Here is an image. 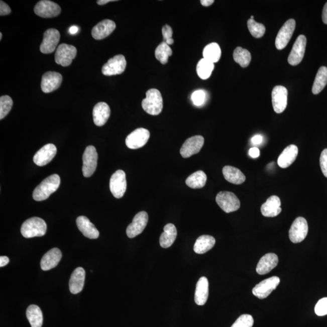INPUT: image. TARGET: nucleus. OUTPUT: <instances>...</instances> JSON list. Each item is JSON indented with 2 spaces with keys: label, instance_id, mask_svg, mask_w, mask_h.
Here are the masks:
<instances>
[{
  "label": "nucleus",
  "instance_id": "obj_1",
  "mask_svg": "<svg viewBox=\"0 0 327 327\" xmlns=\"http://www.w3.org/2000/svg\"><path fill=\"white\" fill-rule=\"evenodd\" d=\"M60 178L57 174H54L44 179L38 186L35 188L33 192V198L37 201L46 200L52 193L57 190L60 185Z\"/></svg>",
  "mask_w": 327,
  "mask_h": 327
},
{
  "label": "nucleus",
  "instance_id": "obj_2",
  "mask_svg": "<svg viewBox=\"0 0 327 327\" xmlns=\"http://www.w3.org/2000/svg\"><path fill=\"white\" fill-rule=\"evenodd\" d=\"M47 225L45 221L33 217L25 221L21 228V233L26 238L43 237L46 234Z\"/></svg>",
  "mask_w": 327,
  "mask_h": 327
},
{
  "label": "nucleus",
  "instance_id": "obj_3",
  "mask_svg": "<svg viewBox=\"0 0 327 327\" xmlns=\"http://www.w3.org/2000/svg\"><path fill=\"white\" fill-rule=\"evenodd\" d=\"M144 111L151 116H158L163 108V99L157 89H151L146 92V98L142 101Z\"/></svg>",
  "mask_w": 327,
  "mask_h": 327
},
{
  "label": "nucleus",
  "instance_id": "obj_4",
  "mask_svg": "<svg viewBox=\"0 0 327 327\" xmlns=\"http://www.w3.org/2000/svg\"><path fill=\"white\" fill-rule=\"evenodd\" d=\"M216 201L220 208L227 213L238 210L241 206L240 199L231 191H220L217 194Z\"/></svg>",
  "mask_w": 327,
  "mask_h": 327
},
{
  "label": "nucleus",
  "instance_id": "obj_5",
  "mask_svg": "<svg viewBox=\"0 0 327 327\" xmlns=\"http://www.w3.org/2000/svg\"><path fill=\"white\" fill-rule=\"evenodd\" d=\"M82 173L84 177H90L95 172L98 161V154L95 147L89 146L86 147L82 156Z\"/></svg>",
  "mask_w": 327,
  "mask_h": 327
},
{
  "label": "nucleus",
  "instance_id": "obj_6",
  "mask_svg": "<svg viewBox=\"0 0 327 327\" xmlns=\"http://www.w3.org/2000/svg\"><path fill=\"white\" fill-rule=\"evenodd\" d=\"M77 50L75 46L63 43L56 50L55 60L56 63L63 67L70 66L75 58Z\"/></svg>",
  "mask_w": 327,
  "mask_h": 327
},
{
  "label": "nucleus",
  "instance_id": "obj_7",
  "mask_svg": "<svg viewBox=\"0 0 327 327\" xmlns=\"http://www.w3.org/2000/svg\"><path fill=\"white\" fill-rule=\"evenodd\" d=\"M308 226L304 217H298L294 221L289 231V238L294 244L301 243L307 237Z\"/></svg>",
  "mask_w": 327,
  "mask_h": 327
},
{
  "label": "nucleus",
  "instance_id": "obj_8",
  "mask_svg": "<svg viewBox=\"0 0 327 327\" xmlns=\"http://www.w3.org/2000/svg\"><path fill=\"white\" fill-rule=\"evenodd\" d=\"M127 62L125 56L118 55L109 59L107 63L102 67V74L105 76H113L122 74L125 71Z\"/></svg>",
  "mask_w": 327,
  "mask_h": 327
},
{
  "label": "nucleus",
  "instance_id": "obj_9",
  "mask_svg": "<svg viewBox=\"0 0 327 327\" xmlns=\"http://www.w3.org/2000/svg\"><path fill=\"white\" fill-rule=\"evenodd\" d=\"M279 283L280 279L277 276H273L265 279L256 285V286L253 288V295L260 299L266 298L273 290L276 289Z\"/></svg>",
  "mask_w": 327,
  "mask_h": 327
},
{
  "label": "nucleus",
  "instance_id": "obj_10",
  "mask_svg": "<svg viewBox=\"0 0 327 327\" xmlns=\"http://www.w3.org/2000/svg\"><path fill=\"white\" fill-rule=\"evenodd\" d=\"M296 28V22L294 19L287 21L280 29L275 40V46L278 50L284 49L289 43Z\"/></svg>",
  "mask_w": 327,
  "mask_h": 327
},
{
  "label": "nucleus",
  "instance_id": "obj_11",
  "mask_svg": "<svg viewBox=\"0 0 327 327\" xmlns=\"http://www.w3.org/2000/svg\"><path fill=\"white\" fill-rule=\"evenodd\" d=\"M127 188L126 173L122 170H117L110 179V190L115 198L120 199L125 195Z\"/></svg>",
  "mask_w": 327,
  "mask_h": 327
},
{
  "label": "nucleus",
  "instance_id": "obj_12",
  "mask_svg": "<svg viewBox=\"0 0 327 327\" xmlns=\"http://www.w3.org/2000/svg\"><path fill=\"white\" fill-rule=\"evenodd\" d=\"M150 132L148 130L138 128L130 134L126 139V144L131 149H140L148 142Z\"/></svg>",
  "mask_w": 327,
  "mask_h": 327
},
{
  "label": "nucleus",
  "instance_id": "obj_13",
  "mask_svg": "<svg viewBox=\"0 0 327 327\" xmlns=\"http://www.w3.org/2000/svg\"><path fill=\"white\" fill-rule=\"evenodd\" d=\"M61 11L60 6L49 0L38 2L34 8L35 14L44 19L57 17Z\"/></svg>",
  "mask_w": 327,
  "mask_h": 327
},
{
  "label": "nucleus",
  "instance_id": "obj_14",
  "mask_svg": "<svg viewBox=\"0 0 327 327\" xmlns=\"http://www.w3.org/2000/svg\"><path fill=\"white\" fill-rule=\"evenodd\" d=\"M60 40V34L57 29H48L44 33L43 41L40 45V51L45 54L54 52Z\"/></svg>",
  "mask_w": 327,
  "mask_h": 327
},
{
  "label": "nucleus",
  "instance_id": "obj_15",
  "mask_svg": "<svg viewBox=\"0 0 327 327\" xmlns=\"http://www.w3.org/2000/svg\"><path fill=\"white\" fill-rule=\"evenodd\" d=\"M149 216L146 211H140L135 215L131 225L126 230V234L130 238L137 237L144 231L148 223Z\"/></svg>",
  "mask_w": 327,
  "mask_h": 327
},
{
  "label": "nucleus",
  "instance_id": "obj_16",
  "mask_svg": "<svg viewBox=\"0 0 327 327\" xmlns=\"http://www.w3.org/2000/svg\"><path fill=\"white\" fill-rule=\"evenodd\" d=\"M204 143V137L201 135H196L188 138L185 141L180 150L182 157L187 158L193 155L198 154Z\"/></svg>",
  "mask_w": 327,
  "mask_h": 327
},
{
  "label": "nucleus",
  "instance_id": "obj_17",
  "mask_svg": "<svg viewBox=\"0 0 327 327\" xmlns=\"http://www.w3.org/2000/svg\"><path fill=\"white\" fill-rule=\"evenodd\" d=\"M306 45H307V38L304 35H299L294 43L293 48L288 56V63L291 66H297L301 63L305 54Z\"/></svg>",
  "mask_w": 327,
  "mask_h": 327
},
{
  "label": "nucleus",
  "instance_id": "obj_18",
  "mask_svg": "<svg viewBox=\"0 0 327 327\" xmlns=\"http://www.w3.org/2000/svg\"><path fill=\"white\" fill-rule=\"evenodd\" d=\"M288 91L282 85H276L272 93V104L274 111L277 114H281L287 105Z\"/></svg>",
  "mask_w": 327,
  "mask_h": 327
},
{
  "label": "nucleus",
  "instance_id": "obj_19",
  "mask_svg": "<svg viewBox=\"0 0 327 327\" xmlns=\"http://www.w3.org/2000/svg\"><path fill=\"white\" fill-rule=\"evenodd\" d=\"M62 81H63V77L60 73L46 72L43 75L41 79V90L46 93L54 92L60 87Z\"/></svg>",
  "mask_w": 327,
  "mask_h": 327
},
{
  "label": "nucleus",
  "instance_id": "obj_20",
  "mask_svg": "<svg viewBox=\"0 0 327 327\" xmlns=\"http://www.w3.org/2000/svg\"><path fill=\"white\" fill-rule=\"evenodd\" d=\"M57 147L53 144L44 146L34 155V163L38 166H44L49 164L57 154Z\"/></svg>",
  "mask_w": 327,
  "mask_h": 327
},
{
  "label": "nucleus",
  "instance_id": "obj_21",
  "mask_svg": "<svg viewBox=\"0 0 327 327\" xmlns=\"http://www.w3.org/2000/svg\"><path fill=\"white\" fill-rule=\"evenodd\" d=\"M116 29V23L113 20H102L92 29V37L96 40L104 39L113 33Z\"/></svg>",
  "mask_w": 327,
  "mask_h": 327
},
{
  "label": "nucleus",
  "instance_id": "obj_22",
  "mask_svg": "<svg viewBox=\"0 0 327 327\" xmlns=\"http://www.w3.org/2000/svg\"><path fill=\"white\" fill-rule=\"evenodd\" d=\"M279 259L275 253H267L259 260L256 272L260 275H266L277 266Z\"/></svg>",
  "mask_w": 327,
  "mask_h": 327
},
{
  "label": "nucleus",
  "instance_id": "obj_23",
  "mask_svg": "<svg viewBox=\"0 0 327 327\" xmlns=\"http://www.w3.org/2000/svg\"><path fill=\"white\" fill-rule=\"evenodd\" d=\"M281 199L278 196L273 195L269 197L266 202L261 205V211L263 216L266 217H275L281 213Z\"/></svg>",
  "mask_w": 327,
  "mask_h": 327
},
{
  "label": "nucleus",
  "instance_id": "obj_24",
  "mask_svg": "<svg viewBox=\"0 0 327 327\" xmlns=\"http://www.w3.org/2000/svg\"><path fill=\"white\" fill-rule=\"evenodd\" d=\"M62 253L60 249L54 248L50 250L41 259V269L48 271L54 269L60 263Z\"/></svg>",
  "mask_w": 327,
  "mask_h": 327
},
{
  "label": "nucleus",
  "instance_id": "obj_25",
  "mask_svg": "<svg viewBox=\"0 0 327 327\" xmlns=\"http://www.w3.org/2000/svg\"><path fill=\"white\" fill-rule=\"evenodd\" d=\"M111 116V108L107 103L98 102L93 110V122L97 126H102L107 123Z\"/></svg>",
  "mask_w": 327,
  "mask_h": 327
},
{
  "label": "nucleus",
  "instance_id": "obj_26",
  "mask_svg": "<svg viewBox=\"0 0 327 327\" xmlns=\"http://www.w3.org/2000/svg\"><path fill=\"white\" fill-rule=\"evenodd\" d=\"M76 225H77L79 231L85 237L92 239V240L99 237V232L98 229L87 217L84 216L78 217L76 219Z\"/></svg>",
  "mask_w": 327,
  "mask_h": 327
},
{
  "label": "nucleus",
  "instance_id": "obj_27",
  "mask_svg": "<svg viewBox=\"0 0 327 327\" xmlns=\"http://www.w3.org/2000/svg\"><path fill=\"white\" fill-rule=\"evenodd\" d=\"M297 155L298 148L296 146L291 144L287 146L279 155L278 160V166L282 169L290 166L296 160Z\"/></svg>",
  "mask_w": 327,
  "mask_h": 327
},
{
  "label": "nucleus",
  "instance_id": "obj_28",
  "mask_svg": "<svg viewBox=\"0 0 327 327\" xmlns=\"http://www.w3.org/2000/svg\"><path fill=\"white\" fill-rule=\"evenodd\" d=\"M85 272L83 268L78 267L73 271L69 281V288L72 294L80 293L83 289Z\"/></svg>",
  "mask_w": 327,
  "mask_h": 327
},
{
  "label": "nucleus",
  "instance_id": "obj_29",
  "mask_svg": "<svg viewBox=\"0 0 327 327\" xmlns=\"http://www.w3.org/2000/svg\"><path fill=\"white\" fill-rule=\"evenodd\" d=\"M208 297V281L205 277H201L196 284L194 301L197 305H204Z\"/></svg>",
  "mask_w": 327,
  "mask_h": 327
},
{
  "label": "nucleus",
  "instance_id": "obj_30",
  "mask_svg": "<svg viewBox=\"0 0 327 327\" xmlns=\"http://www.w3.org/2000/svg\"><path fill=\"white\" fill-rule=\"evenodd\" d=\"M223 173L225 178L231 183L241 184L246 181V176L237 168L227 166L223 168Z\"/></svg>",
  "mask_w": 327,
  "mask_h": 327
},
{
  "label": "nucleus",
  "instance_id": "obj_31",
  "mask_svg": "<svg viewBox=\"0 0 327 327\" xmlns=\"http://www.w3.org/2000/svg\"><path fill=\"white\" fill-rule=\"evenodd\" d=\"M177 237V231L175 225L173 224H168L164 228V232L160 238V244L161 247L167 249L171 247L175 242Z\"/></svg>",
  "mask_w": 327,
  "mask_h": 327
},
{
  "label": "nucleus",
  "instance_id": "obj_32",
  "mask_svg": "<svg viewBox=\"0 0 327 327\" xmlns=\"http://www.w3.org/2000/svg\"><path fill=\"white\" fill-rule=\"evenodd\" d=\"M215 239L209 235H202L197 239L193 250L197 254H204L211 250L214 246Z\"/></svg>",
  "mask_w": 327,
  "mask_h": 327
},
{
  "label": "nucleus",
  "instance_id": "obj_33",
  "mask_svg": "<svg viewBox=\"0 0 327 327\" xmlns=\"http://www.w3.org/2000/svg\"><path fill=\"white\" fill-rule=\"evenodd\" d=\"M27 316L31 327H41L43 322V313L38 306L31 305L26 310Z\"/></svg>",
  "mask_w": 327,
  "mask_h": 327
},
{
  "label": "nucleus",
  "instance_id": "obj_34",
  "mask_svg": "<svg viewBox=\"0 0 327 327\" xmlns=\"http://www.w3.org/2000/svg\"><path fill=\"white\" fill-rule=\"evenodd\" d=\"M207 179L206 174L203 171L199 170L188 176L185 181V184L194 189L201 188L205 186Z\"/></svg>",
  "mask_w": 327,
  "mask_h": 327
},
{
  "label": "nucleus",
  "instance_id": "obj_35",
  "mask_svg": "<svg viewBox=\"0 0 327 327\" xmlns=\"http://www.w3.org/2000/svg\"><path fill=\"white\" fill-rule=\"evenodd\" d=\"M202 54L203 58L214 64L220 60L222 50L217 43H212L205 47Z\"/></svg>",
  "mask_w": 327,
  "mask_h": 327
},
{
  "label": "nucleus",
  "instance_id": "obj_36",
  "mask_svg": "<svg viewBox=\"0 0 327 327\" xmlns=\"http://www.w3.org/2000/svg\"><path fill=\"white\" fill-rule=\"evenodd\" d=\"M327 84V67L322 66L318 70L315 78L312 92L314 95H317L325 88Z\"/></svg>",
  "mask_w": 327,
  "mask_h": 327
},
{
  "label": "nucleus",
  "instance_id": "obj_37",
  "mask_svg": "<svg viewBox=\"0 0 327 327\" xmlns=\"http://www.w3.org/2000/svg\"><path fill=\"white\" fill-rule=\"evenodd\" d=\"M234 59L236 63H238L242 67L249 66L252 60V56L247 49L238 47L234 52Z\"/></svg>",
  "mask_w": 327,
  "mask_h": 327
},
{
  "label": "nucleus",
  "instance_id": "obj_38",
  "mask_svg": "<svg viewBox=\"0 0 327 327\" xmlns=\"http://www.w3.org/2000/svg\"><path fill=\"white\" fill-rule=\"evenodd\" d=\"M214 67L213 63L202 58L197 64L196 72L200 78L207 79L211 76Z\"/></svg>",
  "mask_w": 327,
  "mask_h": 327
},
{
  "label": "nucleus",
  "instance_id": "obj_39",
  "mask_svg": "<svg viewBox=\"0 0 327 327\" xmlns=\"http://www.w3.org/2000/svg\"><path fill=\"white\" fill-rule=\"evenodd\" d=\"M173 54L172 50L166 43H161L155 50V55L156 58L161 64H166L169 61L170 56Z\"/></svg>",
  "mask_w": 327,
  "mask_h": 327
},
{
  "label": "nucleus",
  "instance_id": "obj_40",
  "mask_svg": "<svg viewBox=\"0 0 327 327\" xmlns=\"http://www.w3.org/2000/svg\"><path fill=\"white\" fill-rule=\"evenodd\" d=\"M249 30L253 37L256 38L263 37L266 32V27L261 23H258L255 20L250 19L247 22Z\"/></svg>",
  "mask_w": 327,
  "mask_h": 327
},
{
  "label": "nucleus",
  "instance_id": "obj_41",
  "mask_svg": "<svg viewBox=\"0 0 327 327\" xmlns=\"http://www.w3.org/2000/svg\"><path fill=\"white\" fill-rule=\"evenodd\" d=\"M13 105V101L10 96L4 95L0 97V120L4 119L8 116Z\"/></svg>",
  "mask_w": 327,
  "mask_h": 327
},
{
  "label": "nucleus",
  "instance_id": "obj_42",
  "mask_svg": "<svg viewBox=\"0 0 327 327\" xmlns=\"http://www.w3.org/2000/svg\"><path fill=\"white\" fill-rule=\"evenodd\" d=\"M254 323L253 317L250 314H243L239 317L231 327H252Z\"/></svg>",
  "mask_w": 327,
  "mask_h": 327
},
{
  "label": "nucleus",
  "instance_id": "obj_43",
  "mask_svg": "<svg viewBox=\"0 0 327 327\" xmlns=\"http://www.w3.org/2000/svg\"><path fill=\"white\" fill-rule=\"evenodd\" d=\"M314 311L317 316H322L327 314V297H324L318 301L315 306Z\"/></svg>",
  "mask_w": 327,
  "mask_h": 327
},
{
  "label": "nucleus",
  "instance_id": "obj_44",
  "mask_svg": "<svg viewBox=\"0 0 327 327\" xmlns=\"http://www.w3.org/2000/svg\"><path fill=\"white\" fill-rule=\"evenodd\" d=\"M205 96L204 91L202 90H196L191 95V101H192L193 104L195 105H201L204 104Z\"/></svg>",
  "mask_w": 327,
  "mask_h": 327
},
{
  "label": "nucleus",
  "instance_id": "obj_45",
  "mask_svg": "<svg viewBox=\"0 0 327 327\" xmlns=\"http://www.w3.org/2000/svg\"><path fill=\"white\" fill-rule=\"evenodd\" d=\"M162 34H163L164 42L166 43L168 45H172L174 43L172 38L173 31L172 28L169 25H165L162 28Z\"/></svg>",
  "mask_w": 327,
  "mask_h": 327
},
{
  "label": "nucleus",
  "instance_id": "obj_46",
  "mask_svg": "<svg viewBox=\"0 0 327 327\" xmlns=\"http://www.w3.org/2000/svg\"><path fill=\"white\" fill-rule=\"evenodd\" d=\"M320 166L323 175L327 178V149H324L320 157Z\"/></svg>",
  "mask_w": 327,
  "mask_h": 327
},
{
  "label": "nucleus",
  "instance_id": "obj_47",
  "mask_svg": "<svg viewBox=\"0 0 327 327\" xmlns=\"http://www.w3.org/2000/svg\"><path fill=\"white\" fill-rule=\"evenodd\" d=\"M11 13V10L10 7L5 4L4 2H0V16H8Z\"/></svg>",
  "mask_w": 327,
  "mask_h": 327
},
{
  "label": "nucleus",
  "instance_id": "obj_48",
  "mask_svg": "<svg viewBox=\"0 0 327 327\" xmlns=\"http://www.w3.org/2000/svg\"><path fill=\"white\" fill-rule=\"evenodd\" d=\"M249 155L250 157L253 158H256L260 155V151L257 147H252L249 150Z\"/></svg>",
  "mask_w": 327,
  "mask_h": 327
},
{
  "label": "nucleus",
  "instance_id": "obj_49",
  "mask_svg": "<svg viewBox=\"0 0 327 327\" xmlns=\"http://www.w3.org/2000/svg\"><path fill=\"white\" fill-rule=\"evenodd\" d=\"M263 138L260 135H255L252 138V142L253 144H259L263 141Z\"/></svg>",
  "mask_w": 327,
  "mask_h": 327
},
{
  "label": "nucleus",
  "instance_id": "obj_50",
  "mask_svg": "<svg viewBox=\"0 0 327 327\" xmlns=\"http://www.w3.org/2000/svg\"><path fill=\"white\" fill-rule=\"evenodd\" d=\"M10 263V259L7 256H1L0 257V267H3L7 266Z\"/></svg>",
  "mask_w": 327,
  "mask_h": 327
},
{
  "label": "nucleus",
  "instance_id": "obj_51",
  "mask_svg": "<svg viewBox=\"0 0 327 327\" xmlns=\"http://www.w3.org/2000/svg\"><path fill=\"white\" fill-rule=\"evenodd\" d=\"M322 21L323 23L327 25V2L323 8Z\"/></svg>",
  "mask_w": 327,
  "mask_h": 327
},
{
  "label": "nucleus",
  "instance_id": "obj_52",
  "mask_svg": "<svg viewBox=\"0 0 327 327\" xmlns=\"http://www.w3.org/2000/svg\"><path fill=\"white\" fill-rule=\"evenodd\" d=\"M214 0H201V4L203 7H208L213 4Z\"/></svg>",
  "mask_w": 327,
  "mask_h": 327
},
{
  "label": "nucleus",
  "instance_id": "obj_53",
  "mask_svg": "<svg viewBox=\"0 0 327 327\" xmlns=\"http://www.w3.org/2000/svg\"><path fill=\"white\" fill-rule=\"evenodd\" d=\"M78 31H79V28L77 27V26H72L71 28L69 29L70 34L72 35L76 34V33H77Z\"/></svg>",
  "mask_w": 327,
  "mask_h": 327
},
{
  "label": "nucleus",
  "instance_id": "obj_54",
  "mask_svg": "<svg viewBox=\"0 0 327 327\" xmlns=\"http://www.w3.org/2000/svg\"><path fill=\"white\" fill-rule=\"evenodd\" d=\"M113 2H116V1H115V0H99V1H97V4H98V5H104L108 4V3Z\"/></svg>",
  "mask_w": 327,
  "mask_h": 327
},
{
  "label": "nucleus",
  "instance_id": "obj_55",
  "mask_svg": "<svg viewBox=\"0 0 327 327\" xmlns=\"http://www.w3.org/2000/svg\"><path fill=\"white\" fill-rule=\"evenodd\" d=\"M3 37V35L2 33H0V40H2Z\"/></svg>",
  "mask_w": 327,
  "mask_h": 327
},
{
  "label": "nucleus",
  "instance_id": "obj_56",
  "mask_svg": "<svg viewBox=\"0 0 327 327\" xmlns=\"http://www.w3.org/2000/svg\"><path fill=\"white\" fill-rule=\"evenodd\" d=\"M250 19L254 20V17L252 16V17H251V19Z\"/></svg>",
  "mask_w": 327,
  "mask_h": 327
}]
</instances>
